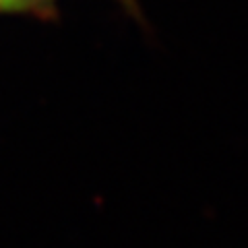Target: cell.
<instances>
[{"mask_svg":"<svg viewBox=\"0 0 248 248\" xmlns=\"http://www.w3.org/2000/svg\"><path fill=\"white\" fill-rule=\"evenodd\" d=\"M56 0H4L2 13H33L48 15Z\"/></svg>","mask_w":248,"mask_h":248,"instance_id":"6da1fadb","label":"cell"},{"mask_svg":"<svg viewBox=\"0 0 248 248\" xmlns=\"http://www.w3.org/2000/svg\"><path fill=\"white\" fill-rule=\"evenodd\" d=\"M2 2H4V0H0V11H2Z\"/></svg>","mask_w":248,"mask_h":248,"instance_id":"7a4b0ae2","label":"cell"},{"mask_svg":"<svg viewBox=\"0 0 248 248\" xmlns=\"http://www.w3.org/2000/svg\"><path fill=\"white\" fill-rule=\"evenodd\" d=\"M122 2H130V0H122Z\"/></svg>","mask_w":248,"mask_h":248,"instance_id":"3957f363","label":"cell"}]
</instances>
